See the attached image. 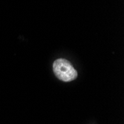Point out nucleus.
<instances>
[{"label":"nucleus","instance_id":"f257e3e1","mask_svg":"<svg viewBox=\"0 0 124 124\" xmlns=\"http://www.w3.org/2000/svg\"><path fill=\"white\" fill-rule=\"evenodd\" d=\"M53 71L59 80L70 82L77 78V72L71 62L65 59H58L53 63Z\"/></svg>","mask_w":124,"mask_h":124}]
</instances>
